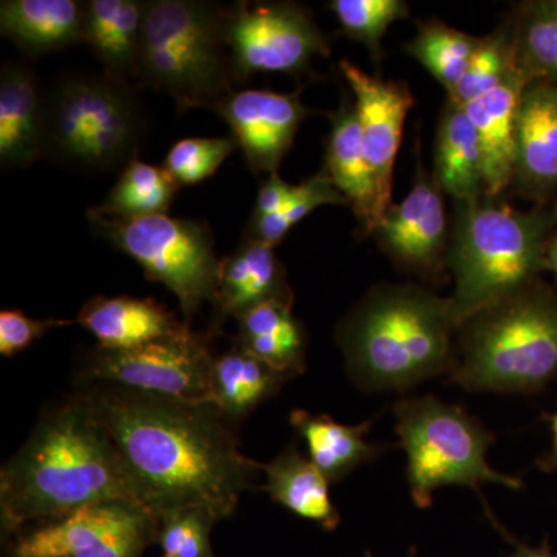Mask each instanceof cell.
Returning <instances> with one entry per match:
<instances>
[{"label":"cell","mask_w":557,"mask_h":557,"mask_svg":"<svg viewBox=\"0 0 557 557\" xmlns=\"http://www.w3.org/2000/svg\"><path fill=\"white\" fill-rule=\"evenodd\" d=\"M449 380L496 394H533L557 380L556 289L539 278L468 318Z\"/></svg>","instance_id":"obj_5"},{"label":"cell","mask_w":557,"mask_h":557,"mask_svg":"<svg viewBox=\"0 0 557 557\" xmlns=\"http://www.w3.org/2000/svg\"><path fill=\"white\" fill-rule=\"evenodd\" d=\"M479 44L480 38L445 22L424 21L418 24L417 36L406 46V51L450 95L467 75Z\"/></svg>","instance_id":"obj_31"},{"label":"cell","mask_w":557,"mask_h":557,"mask_svg":"<svg viewBox=\"0 0 557 557\" xmlns=\"http://www.w3.org/2000/svg\"><path fill=\"white\" fill-rule=\"evenodd\" d=\"M212 361L207 341L189 332L132 348L97 346L86 359L84 373L94 383L208 403Z\"/></svg>","instance_id":"obj_11"},{"label":"cell","mask_w":557,"mask_h":557,"mask_svg":"<svg viewBox=\"0 0 557 557\" xmlns=\"http://www.w3.org/2000/svg\"><path fill=\"white\" fill-rule=\"evenodd\" d=\"M271 245L242 239L236 251L220 259L212 332L228 318L237 319L273 299L295 300L287 271Z\"/></svg>","instance_id":"obj_17"},{"label":"cell","mask_w":557,"mask_h":557,"mask_svg":"<svg viewBox=\"0 0 557 557\" xmlns=\"http://www.w3.org/2000/svg\"><path fill=\"white\" fill-rule=\"evenodd\" d=\"M329 9L335 13L343 35L366 46L376 62L383 58L381 42L387 28L410 16L409 5L403 0H332Z\"/></svg>","instance_id":"obj_34"},{"label":"cell","mask_w":557,"mask_h":557,"mask_svg":"<svg viewBox=\"0 0 557 557\" xmlns=\"http://www.w3.org/2000/svg\"><path fill=\"white\" fill-rule=\"evenodd\" d=\"M178 188V183L164 168L135 159L121 171L119 182L100 207L91 209L113 219L168 214Z\"/></svg>","instance_id":"obj_30"},{"label":"cell","mask_w":557,"mask_h":557,"mask_svg":"<svg viewBox=\"0 0 557 557\" xmlns=\"http://www.w3.org/2000/svg\"><path fill=\"white\" fill-rule=\"evenodd\" d=\"M339 70L355 97L366 159L375 180L379 222L392 205L394 168L413 97L408 84L369 75L350 61Z\"/></svg>","instance_id":"obj_14"},{"label":"cell","mask_w":557,"mask_h":557,"mask_svg":"<svg viewBox=\"0 0 557 557\" xmlns=\"http://www.w3.org/2000/svg\"><path fill=\"white\" fill-rule=\"evenodd\" d=\"M255 174H277L309 109L299 91L234 90L215 106Z\"/></svg>","instance_id":"obj_15"},{"label":"cell","mask_w":557,"mask_h":557,"mask_svg":"<svg viewBox=\"0 0 557 557\" xmlns=\"http://www.w3.org/2000/svg\"><path fill=\"white\" fill-rule=\"evenodd\" d=\"M143 127L129 81L106 72L65 76L42 95L40 153L67 170L123 171L137 159Z\"/></svg>","instance_id":"obj_7"},{"label":"cell","mask_w":557,"mask_h":557,"mask_svg":"<svg viewBox=\"0 0 557 557\" xmlns=\"http://www.w3.org/2000/svg\"><path fill=\"white\" fill-rule=\"evenodd\" d=\"M511 557H557L555 553H552L548 545H542L539 548L527 547V545L516 544L515 553Z\"/></svg>","instance_id":"obj_40"},{"label":"cell","mask_w":557,"mask_h":557,"mask_svg":"<svg viewBox=\"0 0 557 557\" xmlns=\"http://www.w3.org/2000/svg\"><path fill=\"white\" fill-rule=\"evenodd\" d=\"M399 446L406 454V478L417 508L426 509L442 486H468L480 494L486 483L520 490L522 480L487 463L493 432L457 405L434 395L398 399L394 406ZM483 507L487 509L485 498Z\"/></svg>","instance_id":"obj_8"},{"label":"cell","mask_w":557,"mask_h":557,"mask_svg":"<svg viewBox=\"0 0 557 557\" xmlns=\"http://www.w3.org/2000/svg\"><path fill=\"white\" fill-rule=\"evenodd\" d=\"M552 429H553V450L552 454L545 460L541 461L542 467L544 468H557V412L552 420Z\"/></svg>","instance_id":"obj_41"},{"label":"cell","mask_w":557,"mask_h":557,"mask_svg":"<svg viewBox=\"0 0 557 557\" xmlns=\"http://www.w3.org/2000/svg\"><path fill=\"white\" fill-rule=\"evenodd\" d=\"M516 70L511 30L507 21L497 30L480 38L479 49L469 64L467 75L457 89L448 95V100L458 106H467L496 89Z\"/></svg>","instance_id":"obj_33"},{"label":"cell","mask_w":557,"mask_h":557,"mask_svg":"<svg viewBox=\"0 0 557 557\" xmlns=\"http://www.w3.org/2000/svg\"><path fill=\"white\" fill-rule=\"evenodd\" d=\"M236 148L237 143L233 135L180 139L168 152L163 168L170 172L178 186L197 185L215 174Z\"/></svg>","instance_id":"obj_35"},{"label":"cell","mask_w":557,"mask_h":557,"mask_svg":"<svg viewBox=\"0 0 557 557\" xmlns=\"http://www.w3.org/2000/svg\"><path fill=\"white\" fill-rule=\"evenodd\" d=\"M527 84L525 76L516 70L490 94L461 106L474 124L482 145L486 196L504 197L508 188H511L516 123L520 97Z\"/></svg>","instance_id":"obj_18"},{"label":"cell","mask_w":557,"mask_h":557,"mask_svg":"<svg viewBox=\"0 0 557 557\" xmlns=\"http://www.w3.org/2000/svg\"><path fill=\"white\" fill-rule=\"evenodd\" d=\"M219 520L200 509H182L168 512L159 519L157 542L164 556L214 557L209 534Z\"/></svg>","instance_id":"obj_36"},{"label":"cell","mask_w":557,"mask_h":557,"mask_svg":"<svg viewBox=\"0 0 557 557\" xmlns=\"http://www.w3.org/2000/svg\"><path fill=\"white\" fill-rule=\"evenodd\" d=\"M69 324L72 322L30 318L21 310H3L0 313V355L13 357L42 338L51 329Z\"/></svg>","instance_id":"obj_37"},{"label":"cell","mask_w":557,"mask_h":557,"mask_svg":"<svg viewBox=\"0 0 557 557\" xmlns=\"http://www.w3.org/2000/svg\"><path fill=\"white\" fill-rule=\"evenodd\" d=\"M87 219L95 233L138 262L150 281L174 293L186 324L201 304L214 300L220 259L203 222L168 214L113 219L91 208Z\"/></svg>","instance_id":"obj_9"},{"label":"cell","mask_w":557,"mask_h":557,"mask_svg":"<svg viewBox=\"0 0 557 557\" xmlns=\"http://www.w3.org/2000/svg\"><path fill=\"white\" fill-rule=\"evenodd\" d=\"M157 530L159 519L141 505H90L25 534L14 557H141Z\"/></svg>","instance_id":"obj_12"},{"label":"cell","mask_w":557,"mask_h":557,"mask_svg":"<svg viewBox=\"0 0 557 557\" xmlns=\"http://www.w3.org/2000/svg\"><path fill=\"white\" fill-rule=\"evenodd\" d=\"M555 209L520 211L504 197L456 201L448 263L457 329L472 314L534 284L548 270Z\"/></svg>","instance_id":"obj_4"},{"label":"cell","mask_w":557,"mask_h":557,"mask_svg":"<svg viewBox=\"0 0 557 557\" xmlns=\"http://www.w3.org/2000/svg\"><path fill=\"white\" fill-rule=\"evenodd\" d=\"M81 391L115 446L135 500L153 518L200 509L226 519L255 490L260 463L242 454L233 424L209 403L109 383Z\"/></svg>","instance_id":"obj_1"},{"label":"cell","mask_w":557,"mask_h":557,"mask_svg":"<svg viewBox=\"0 0 557 557\" xmlns=\"http://www.w3.org/2000/svg\"><path fill=\"white\" fill-rule=\"evenodd\" d=\"M234 346L265 362L288 380L306 370L307 336L293 313V300L273 299L237 318Z\"/></svg>","instance_id":"obj_23"},{"label":"cell","mask_w":557,"mask_h":557,"mask_svg":"<svg viewBox=\"0 0 557 557\" xmlns=\"http://www.w3.org/2000/svg\"><path fill=\"white\" fill-rule=\"evenodd\" d=\"M285 381L287 376L234 346L212 361L208 403L231 424L237 423L276 395Z\"/></svg>","instance_id":"obj_28"},{"label":"cell","mask_w":557,"mask_h":557,"mask_svg":"<svg viewBox=\"0 0 557 557\" xmlns=\"http://www.w3.org/2000/svg\"><path fill=\"white\" fill-rule=\"evenodd\" d=\"M225 7L205 0H148L139 44V86L174 100L178 112L215 109L234 91Z\"/></svg>","instance_id":"obj_6"},{"label":"cell","mask_w":557,"mask_h":557,"mask_svg":"<svg viewBox=\"0 0 557 557\" xmlns=\"http://www.w3.org/2000/svg\"><path fill=\"white\" fill-rule=\"evenodd\" d=\"M512 188L536 207L557 194V86L533 81L520 97Z\"/></svg>","instance_id":"obj_16"},{"label":"cell","mask_w":557,"mask_h":557,"mask_svg":"<svg viewBox=\"0 0 557 557\" xmlns=\"http://www.w3.org/2000/svg\"><path fill=\"white\" fill-rule=\"evenodd\" d=\"M78 322L104 348H132L193 332L172 311L152 299L95 298L79 311Z\"/></svg>","instance_id":"obj_19"},{"label":"cell","mask_w":557,"mask_h":557,"mask_svg":"<svg viewBox=\"0 0 557 557\" xmlns=\"http://www.w3.org/2000/svg\"><path fill=\"white\" fill-rule=\"evenodd\" d=\"M553 209H555V222H553L552 234H549L547 262L548 270L555 273L557 281V201L553 205Z\"/></svg>","instance_id":"obj_39"},{"label":"cell","mask_w":557,"mask_h":557,"mask_svg":"<svg viewBox=\"0 0 557 557\" xmlns=\"http://www.w3.org/2000/svg\"><path fill=\"white\" fill-rule=\"evenodd\" d=\"M293 190H295V185H289L281 175H269V178L259 188L252 218H265V215L281 211L282 207L287 203Z\"/></svg>","instance_id":"obj_38"},{"label":"cell","mask_w":557,"mask_h":557,"mask_svg":"<svg viewBox=\"0 0 557 557\" xmlns=\"http://www.w3.org/2000/svg\"><path fill=\"white\" fill-rule=\"evenodd\" d=\"M289 423L306 442L307 456L311 463L324 474L329 483L347 479L362 465L383 456L388 448L366 438L373 420L348 426L332 417L298 409L289 413Z\"/></svg>","instance_id":"obj_24"},{"label":"cell","mask_w":557,"mask_h":557,"mask_svg":"<svg viewBox=\"0 0 557 557\" xmlns=\"http://www.w3.org/2000/svg\"><path fill=\"white\" fill-rule=\"evenodd\" d=\"M325 205L348 207V201L336 189L327 172L322 168L318 174L295 185V190L281 211L265 215V218H251L244 239L258 240L271 245V247H277L293 226L298 225L300 220L306 219L311 211L325 207Z\"/></svg>","instance_id":"obj_32"},{"label":"cell","mask_w":557,"mask_h":557,"mask_svg":"<svg viewBox=\"0 0 557 557\" xmlns=\"http://www.w3.org/2000/svg\"><path fill=\"white\" fill-rule=\"evenodd\" d=\"M432 175L456 201L485 196V161L478 131L465 109L450 100L438 123Z\"/></svg>","instance_id":"obj_25"},{"label":"cell","mask_w":557,"mask_h":557,"mask_svg":"<svg viewBox=\"0 0 557 557\" xmlns=\"http://www.w3.org/2000/svg\"><path fill=\"white\" fill-rule=\"evenodd\" d=\"M42 145V94L28 65L7 62L0 72V164L28 168Z\"/></svg>","instance_id":"obj_21"},{"label":"cell","mask_w":557,"mask_h":557,"mask_svg":"<svg viewBox=\"0 0 557 557\" xmlns=\"http://www.w3.org/2000/svg\"><path fill=\"white\" fill-rule=\"evenodd\" d=\"M164 557H171V556H164Z\"/></svg>","instance_id":"obj_43"},{"label":"cell","mask_w":557,"mask_h":557,"mask_svg":"<svg viewBox=\"0 0 557 557\" xmlns=\"http://www.w3.org/2000/svg\"><path fill=\"white\" fill-rule=\"evenodd\" d=\"M508 24L519 72L528 83L557 86V0L519 3Z\"/></svg>","instance_id":"obj_29"},{"label":"cell","mask_w":557,"mask_h":557,"mask_svg":"<svg viewBox=\"0 0 557 557\" xmlns=\"http://www.w3.org/2000/svg\"><path fill=\"white\" fill-rule=\"evenodd\" d=\"M456 319L449 298L412 284L369 289L336 327L348 376L364 392H406L450 375Z\"/></svg>","instance_id":"obj_3"},{"label":"cell","mask_w":557,"mask_h":557,"mask_svg":"<svg viewBox=\"0 0 557 557\" xmlns=\"http://www.w3.org/2000/svg\"><path fill=\"white\" fill-rule=\"evenodd\" d=\"M443 194L434 175L424 171L418 141L412 188L401 203L386 209L372 233L388 258L426 282H440L448 273L450 228Z\"/></svg>","instance_id":"obj_13"},{"label":"cell","mask_w":557,"mask_h":557,"mask_svg":"<svg viewBox=\"0 0 557 557\" xmlns=\"http://www.w3.org/2000/svg\"><path fill=\"white\" fill-rule=\"evenodd\" d=\"M260 469L265 472L263 490L271 500L325 530L339 525L341 516L330 497L329 480L311 463L309 456L300 453L296 443L269 463L260 465Z\"/></svg>","instance_id":"obj_27"},{"label":"cell","mask_w":557,"mask_h":557,"mask_svg":"<svg viewBox=\"0 0 557 557\" xmlns=\"http://www.w3.org/2000/svg\"><path fill=\"white\" fill-rule=\"evenodd\" d=\"M148 0H89L86 39L102 72L116 78L137 79L143 20Z\"/></svg>","instance_id":"obj_26"},{"label":"cell","mask_w":557,"mask_h":557,"mask_svg":"<svg viewBox=\"0 0 557 557\" xmlns=\"http://www.w3.org/2000/svg\"><path fill=\"white\" fill-rule=\"evenodd\" d=\"M223 36L236 84L260 73L304 76L332 46L309 10L296 2H236L225 7Z\"/></svg>","instance_id":"obj_10"},{"label":"cell","mask_w":557,"mask_h":557,"mask_svg":"<svg viewBox=\"0 0 557 557\" xmlns=\"http://www.w3.org/2000/svg\"><path fill=\"white\" fill-rule=\"evenodd\" d=\"M329 121L324 171L346 197L366 236H372L379 223L375 180L362 148L355 102L344 98L339 108L330 113Z\"/></svg>","instance_id":"obj_20"},{"label":"cell","mask_w":557,"mask_h":557,"mask_svg":"<svg viewBox=\"0 0 557 557\" xmlns=\"http://www.w3.org/2000/svg\"><path fill=\"white\" fill-rule=\"evenodd\" d=\"M416 556H417V548L416 547L410 548L408 557H416ZM368 557H372V556L368 555Z\"/></svg>","instance_id":"obj_42"},{"label":"cell","mask_w":557,"mask_h":557,"mask_svg":"<svg viewBox=\"0 0 557 557\" xmlns=\"http://www.w3.org/2000/svg\"><path fill=\"white\" fill-rule=\"evenodd\" d=\"M87 2L7 0L0 3V32L27 54L67 49L86 39Z\"/></svg>","instance_id":"obj_22"},{"label":"cell","mask_w":557,"mask_h":557,"mask_svg":"<svg viewBox=\"0 0 557 557\" xmlns=\"http://www.w3.org/2000/svg\"><path fill=\"white\" fill-rule=\"evenodd\" d=\"M137 504L119 454L83 391L47 410L0 472L5 530L54 522L90 505ZM138 505V504H137Z\"/></svg>","instance_id":"obj_2"}]
</instances>
